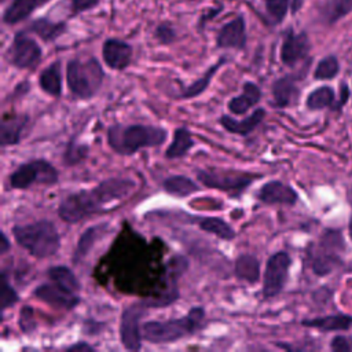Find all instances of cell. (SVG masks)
I'll return each mask as SVG.
<instances>
[{
    "instance_id": "6da1fadb",
    "label": "cell",
    "mask_w": 352,
    "mask_h": 352,
    "mask_svg": "<svg viewBox=\"0 0 352 352\" xmlns=\"http://www.w3.org/2000/svg\"><path fill=\"white\" fill-rule=\"evenodd\" d=\"M136 183L126 177H110L100 182L91 190H78L65 197L59 206V217L70 224L82 221L94 214L104 213L128 197Z\"/></svg>"
},
{
    "instance_id": "7a4b0ae2",
    "label": "cell",
    "mask_w": 352,
    "mask_h": 352,
    "mask_svg": "<svg viewBox=\"0 0 352 352\" xmlns=\"http://www.w3.org/2000/svg\"><path fill=\"white\" fill-rule=\"evenodd\" d=\"M166 138V129L155 125L114 124L107 129L109 146L122 155L135 154L140 148L161 146Z\"/></svg>"
},
{
    "instance_id": "3957f363",
    "label": "cell",
    "mask_w": 352,
    "mask_h": 352,
    "mask_svg": "<svg viewBox=\"0 0 352 352\" xmlns=\"http://www.w3.org/2000/svg\"><path fill=\"white\" fill-rule=\"evenodd\" d=\"M205 323V309L192 307L187 315L169 320H148L142 324V336L150 344L175 342L192 336Z\"/></svg>"
},
{
    "instance_id": "277c9868",
    "label": "cell",
    "mask_w": 352,
    "mask_h": 352,
    "mask_svg": "<svg viewBox=\"0 0 352 352\" xmlns=\"http://www.w3.org/2000/svg\"><path fill=\"white\" fill-rule=\"evenodd\" d=\"M12 235L19 246L37 258L51 257L60 248V236L55 224L45 219L14 226Z\"/></svg>"
},
{
    "instance_id": "5b68a950",
    "label": "cell",
    "mask_w": 352,
    "mask_h": 352,
    "mask_svg": "<svg viewBox=\"0 0 352 352\" xmlns=\"http://www.w3.org/2000/svg\"><path fill=\"white\" fill-rule=\"evenodd\" d=\"M104 78L99 60L94 56L82 60L73 58L66 66V81L70 92L78 99H91L98 94Z\"/></svg>"
},
{
    "instance_id": "8992f818",
    "label": "cell",
    "mask_w": 352,
    "mask_h": 352,
    "mask_svg": "<svg viewBox=\"0 0 352 352\" xmlns=\"http://www.w3.org/2000/svg\"><path fill=\"white\" fill-rule=\"evenodd\" d=\"M345 249L344 238L340 230L327 228L322 232L316 243H311L307 250V257L311 270L318 276L330 274L341 264L340 253Z\"/></svg>"
},
{
    "instance_id": "52a82bcc",
    "label": "cell",
    "mask_w": 352,
    "mask_h": 352,
    "mask_svg": "<svg viewBox=\"0 0 352 352\" xmlns=\"http://www.w3.org/2000/svg\"><path fill=\"white\" fill-rule=\"evenodd\" d=\"M8 182L11 188L16 190H26L33 184L51 186L58 182V170L47 160H32L21 164L11 172Z\"/></svg>"
},
{
    "instance_id": "ba28073f",
    "label": "cell",
    "mask_w": 352,
    "mask_h": 352,
    "mask_svg": "<svg viewBox=\"0 0 352 352\" xmlns=\"http://www.w3.org/2000/svg\"><path fill=\"white\" fill-rule=\"evenodd\" d=\"M260 175H252L246 172L235 170H213V169H198L197 179L201 184L209 188H217L227 191L235 197L242 194Z\"/></svg>"
},
{
    "instance_id": "9c48e42d",
    "label": "cell",
    "mask_w": 352,
    "mask_h": 352,
    "mask_svg": "<svg viewBox=\"0 0 352 352\" xmlns=\"http://www.w3.org/2000/svg\"><path fill=\"white\" fill-rule=\"evenodd\" d=\"M41 58L43 50L33 37L28 36V30L16 32L6 51L7 62L21 70L36 69L41 62Z\"/></svg>"
},
{
    "instance_id": "30bf717a",
    "label": "cell",
    "mask_w": 352,
    "mask_h": 352,
    "mask_svg": "<svg viewBox=\"0 0 352 352\" xmlns=\"http://www.w3.org/2000/svg\"><path fill=\"white\" fill-rule=\"evenodd\" d=\"M151 308L148 300L133 302L124 308L120 319V338L125 349L139 351L142 348V326L140 319Z\"/></svg>"
},
{
    "instance_id": "8fae6325",
    "label": "cell",
    "mask_w": 352,
    "mask_h": 352,
    "mask_svg": "<svg viewBox=\"0 0 352 352\" xmlns=\"http://www.w3.org/2000/svg\"><path fill=\"white\" fill-rule=\"evenodd\" d=\"M292 265V257L287 252L274 253L265 264L264 279H263V297L272 298L282 293L285 289L289 270Z\"/></svg>"
},
{
    "instance_id": "7c38bea8",
    "label": "cell",
    "mask_w": 352,
    "mask_h": 352,
    "mask_svg": "<svg viewBox=\"0 0 352 352\" xmlns=\"http://www.w3.org/2000/svg\"><path fill=\"white\" fill-rule=\"evenodd\" d=\"M188 268V260L184 256H173L168 264H166V290L157 298L148 300L151 308H161L172 304L179 298V290H177V280L179 278L187 271Z\"/></svg>"
},
{
    "instance_id": "4fadbf2b",
    "label": "cell",
    "mask_w": 352,
    "mask_h": 352,
    "mask_svg": "<svg viewBox=\"0 0 352 352\" xmlns=\"http://www.w3.org/2000/svg\"><path fill=\"white\" fill-rule=\"evenodd\" d=\"M248 33L246 21L243 15H236L231 21L226 22L216 36V47L221 50H243L246 47Z\"/></svg>"
},
{
    "instance_id": "5bb4252c",
    "label": "cell",
    "mask_w": 352,
    "mask_h": 352,
    "mask_svg": "<svg viewBox=\"0 0 352 352\" xmlns=\"http://www.w3.org/2000/svg\"><path fill=\"white\" fill-rule=\"evenodd\" d=\"M33 296L54 308H63L69 311L80 304L78 293L69 292L52 280L50 283L38 285L33 290Z\"/></svg>"
},
{
    "instance_id": "9a60e30c",
    "label": "cell",
    "mask_w": 352,
    "mask_h": 352,
    "mask_svg": "<svg viewBox=\"0 0 352 352\" xmlns=\"http://www.w3.org/2000/svg\"><path fill=\"white\" fill-rule=\"evenodd\" d=\"M133 56V48L131 44L121 38L110 37L103 41L102 58L103 62L113 70H125Z\"/></svg>"
},
{
    "instance_id": "2e32d148",
    "label": "cell",
    "mask_w": 352,
    "mask_h": 352,
    "mask_svg": "<svg viewBox=\"0 0 352 352\" xmlns=\"http://www.w3.org/2000/svg\"><path fill=\"white\" fill-rule=\"evenodd\" d=\"M256 197L260 202L265 205L293 206L298 199V194L296 192V190L292 186L285 184L279 180H271L263 184L257 191Z\"/></svg>"
},
{
    "instance_id": "e0dca14e",
    "label": "cell",
    "mask_w": 352,
    "mask_h": 352,
    "mask_svg": "<svg viewBox=\"0 0 352 352\" xmlns=\"http://www.w3.org/2000/svg\"><path fill=\"white\" fill-rule=\"evenodd\" d=\"M309 52V40L304 32L294 33L289 29L280 45V60L286 66H294Z\"/></svg>"
},
{
    "instance_id": "ac0fdd59",
    "label": "cell",
    "mask_w": 352,
    "mask_h": 352,
    "mask_svg": "<svg viewBox=\"0 0 352 352\" xmlns=\"http://www.w3.org/2000/svg\"><path fill=\"white\" fill-rule=\"evenodd\" d=\"M51 0H10L3 11V23L12 26L28 19L36 10Z\"/></svg>"
},
{
    "instance_id": "d6986e66",
    "label": "cell",
    "mask_w": 352,
    "mask_h": 352,
    "mask_svg": "<svg viewBox=\"0 0 352 352\" xmlns=\"http://www.w3.org/2000/svg\"><path fill=\"white\" fill-rule=\"evenodd\" d=\"M264 117H265V110L263 107H257L252 114H249L243 120H235L231 116L223 114L220 117L219 122L230 133H235V135H241V136H248L261 124Z\"/></svg>"
},
{
    "instance_id": "ffe728a7",
    "label": "cell",
    "mask_w": 352,
    "mask_h": 352,
    "mask_svg": "<svg viewBox=\"0 0 352 352\" xmlns=\"http://www.w3.org/2000/svg\"><path fill=\"white\" fill-rule=\"evenodd\" d=\"M29 33L36 34L44 43H52L58 40L67 30V23L63 21H52L47 16H40L33 19L26 29Z\"/></svg>"
},
{
    "instance_id": "44dd1931",
    "label": "cell",
    "mask_w": 352,
    "mask_h": 352,
    "mask_svg": "<svg viewBox=\"0 0 352 352\" xmlns=\"http://www.w3.org/2000/svg\"><path fill=\"white\" fill-rule=\"evenodd\" d=\"M261 99V89L257 84L253 81H245L242 85V94L231 98L227 103L228 110L232 114L242 116L245 114L250 107L257 104Z\"/></svg>"
},
{
    "instance_id": "7402d4cb",
    "label": "cell",
    "mask_w": 352,
    "mask_h": 352,
    "mask_svg": "<svg viewBox=\"0 0 352 352\" xmlns=\"http://www.w3.org/2000/svg\"><path fill=\"white\" fill-rule=\"evenodd\" d=\"M186 219L190 223L197 224L202 231L209 232L220 239L224 241H231L235 238V231L234 228L221 217H213V216H190L187 214Z\"/></svg>"
},
{
    "instance_id": "603a6c76",
    "label": "cell",
    "mask_w": 352,
    "mask_h": 352,
    "mask_svg": "<svg viewBox=\"0 0 352 352\" xmlns=\"http://www.w3.org/2000/svg\"><path fill=\"white\" fill-rule=\"evenodd\" d=\"M272 104L278 109L287 107L298 96V88L296 85L294 76H283L272 82L271 87Z\"/></svg>"
},
{
    "instance_id": "cb8c5ba5",
    "label": "cell",
    "mask_w": 352,
    "mask_h": 352,
    "mask_svg": "<svg viewBox=\"0 0 352 352\" xmlns=\"http://www.w3.org/2000/svg\"><path fill=\"white\" fill-rule=\"evenodd\" d=\"M109 228H110L109 223H99V224H95V226L87 228L81 234V236L77 242V246L73 253V263L74 264L80 263L91 252L94 245L109 232Z\"/></svg>"
},
{
    "instance_id": "d4e9b609",
    "label": "cell",
    "mask_w": 352,
    "mask_h": 352,
    "mask_svg": "<svg viewBox=\"0 0 352 352\" xmlns=\"http://www.w3.org/2000/svg\"><path fill=\"white\" fill-rule=\"evenodd\" d=\"M305 327H314L320 331H338V330H348L352 327V316L345 314H336V315H326L318 316L312 319H304L301 322Z\"/></svg>"
},
{
    "instance_id": "484cf974",
    "label": "cell",
    "mask_w": 352,
    "mask_h": 352,
    "mask_svg": "<svg viewBox=\"0 0 352 352\" xmlns=\"http://www.w3.org/2000/svg\"><path fill=\"white\" fill-rule=\"evenodd\" d=\"M40 88L50 96L58 98L62 95V63L55 60L48 65L38 76Z\"/></svg>"
},
{
    "instance_id": "4316f807",
    "label": "cell",
    "mask_w": 352,
    "mask_h": 352,
    "mask_svg": "<svg viewBox=\"0 0 352 352\" xmlns=\"http://www.w3.org/2000/svg\"><path fill=\"white\" fill-rule=\"evenodd\" d=\"M28 122L29 117L26 114L11 118H3L0 124V144L3 147L18 144L21 142V133Z\"/></svg>"
},
{
    "instance_id": "83f0119b",
    "label": "cell",
    "mask_w": 352,
    "mask_h": 352,
    "mask_svg": "<svg viewBox=\"0 0 352 352\" xmlns=\"http://www.w3.org/2000/svg\"><path fill=\"white\" fill-rule=\"evenodd\" d=\"M227 62V58L226 56H221L220 59H217L212 66H209V69L199 77L197 78L194 82H191L190 85L187 87H183L182 92L179 94L180 98L183 99H191V98H195V96H199L201 94H204L206 91V88L209 87L213 76L216 74V72Z\"/></svg>"
},
{
    "instance_id": "f1b7e54d",
    "label": "cell",
    "mask_w": 352,
    "mask_h": 352,
    "mask_svg": "<svg viewBox=\"0 0 352 352\" xmlns=\"http://www.w3.org/2000/svg\"><path fill=\"white\" fill-rule=\"evenodd\" d=\"M234 272L238 279L246 283H256L260 279V261L253 254H241L234 263Z\"/></svg>"
},
{
    "instance_id": "f546056e",
    "label": "cell",
    "mask_w": 352,
    "mask_h": 352,
    "mask_svg": "<svg viewBox=\"0 0 352 352\" xmlns=\"http://www.w3.org/2000/svg\"><path fill=\"white\" fill-rule=\"evenodd\" d=\"M195 146L191 132L187 128H177L173 133V139L168 148L165 150V157L168 160H176L184 157Z\"/></svg>"
},
{
    "instance_id": "4dcf8cb0",
    "label": "cell",
    "mask_w": 352,
    "mask_h": 352,
    "mask_svg": "<svg viewBox=\"0 0 352 352\" xmlns=\"http://www.w3.org/2000/svg\"><path fill=\"white\" fill-rule=\"evenodd\" d=\"M164 190L175 197H188L201 190V187L190 177L184 175H172L162 183Z\"/></svg>"
},
{
    "instance_id": "1f68e13d",
    "label": "cell",
    "mask_w": 352,
    "mask_h": 352,
    "mask_svg": "<svg viewBox=\"0 0 352 352\" xmlns=\"http://www.w3.org/2000/svg\"><path fill=\"white\" fill-rule=\"evenodd\" d=\"M47 275H48L50 280L55 282L56 285H59L60 287H63V289H66L69 292L78 293L80 289H81L80 282L76 278L74 272L69 267H66V265L51 267V268H48Z\"/></svg>"
},
{
    "instance_id": "d6a6232c",
    "label": "cell",
    "mask_w": 352,
    "mask_h": 352,
    "mask_svg": "<svg viewBox=\"0 0 352 352\" xmlns=\"http://www.w3.org/2000/svg\"><path fill=\"white\" fill-rule=\"evenodd\" d=\"M263 1H264L265 12L268 18L272 21V23H280L285 19L289 10L296 12L302 3V0H263Z\"/></svg>"
},
{
    "instance_id": "836d02e7",
    "label": "cell",
    "mask_w": 352,
    "mask_h": 352,
    "mask_svg": "<svg viewBox=\"0 0 352 352\" xmlns=\"http://www.w3.org/2000/svg\"><path fill=\"white\" fill-rule=\"evenodd\" d=\"M334 99H336L334 89L329 85H322L308 94L305 106L309 110H320L324 107H330L334 103Z\"/></svg>"
},
{
    "instance_id": "e575fe53",
    "label": "cell",
    "mask_w": 352,
    "mask_h": 352,
    "mask_svg": "<svg viewBox=\"0 0 352 352\" xmlns=\"http://www.w3.org/2000/svg\"><path fill=\"white\" fill-rule=\"evenodd\" d=\"M338 72H340L338 59L334 55H329L319 60V63L315 67L314 77L316 80H331L338 74Z\"/></svg>"
},
{
    "instance_id": "d590c367",
    "label": "cell",
    "mask_w": 352,
    "mask_h": 352,
    "mask_svg": "<svg viewBox=\"0 0 352 352\" xmlns=\"http://www.w3.org/2000/svg\"><path fill=\"white\" fill-rule=\"evenodd\" d=\"M0 298H1V309L6 311L7 308L12 307L14 304H16L19 301V296L16 293V290L12 287V285L8 280L7 274L3 271L1 272V290H0Z\"/></svg>"
},
{
    "instance_id": "8d00e7d4",
    "label": "cell",
    "mask_w": 352,
    "mask_h": 352,
    "mask_svg": "<svg viewBox=\"0 0 352 352\" xmlns=\"http://www.w3.org/2000/svg\"><path fill=\"white\" fill-rule=\"evenodd\" d=\"M87 155H88V147L84 146V144L74 143V142L72 140V142H69L67 148L65 150L63 161H65L67 165H74V164L81 162Z\"/></svg>"
},
{
    "instance_id": "74e56055",
    "label": "cell",
    "mask_w": 352,
    "mask_h": 352,
    "mask_svg": "<svg viewBox=\"0 0 352 352\" xmlns=\"http://www.w3.org/2000/svg\"><path fill=\"white\" fill-rule=\"evenodd\" d=\"M176 37H177V32L173 28V25L168 21L158 23L154 29V38L160 44H164V45L172 44L176 40Z\"/></svg>"
},
{
    "instance_id": "f35d334b",
    "label": "cell",
    "mask_w": 352,
    "mask_h": 352,
    "mask_svg": "<svg viewBox=\"0 0 352 352\" xmlns=\"http://www.w3.org/2000/svg\"><path fill=\"white\" fill-rule=\"evenodd\" d=\"M18 324H19V329L23 334H30L36 330L37 323H36L34 311H33L32 307L25 305V307L21 308L19 318H18Z\"/></svg>"
},
{
    "instance_id": "ab89813d",
    "label": "cell",
    "mask_w": 352,
    "mask_h": 352,
    "mask_svg": "<svg viewBox=\"0 0 352 352\" xmlns=\"http://www.w3.org/2000/svg\"><path fill=\"white\" fill-rule=\"evenodd\" d=\"M352 8V0H331L327 7V18L330 22L337 21Z\"/></svg>"
},
{
    "instance_id": "60d3db41",
    "label": "cell",
    "mask_w": 352,
    "mask_h": 352,
    "mask_svg": "<svg viewBox=\"0 0 352 352\" xmlns=\"http://www.w3.org/2000/svg\"><path fill=\"white\" fill-rule=\"evenodd\" d=\"M99 3H100V0H70L72 16H76L85 11L94 10L99 6Z\"/></svg>"
},
{
    "instance_id": "b9f144b4",
    "label": "cell",
    "mask_w": 352,
    "mask_h": 352,
    "mask_svg": "<svg viewBox=\"0 0 352 352\" xmlns=\"http://www.w3.org/2000/svg\"><path fill=\"white\" fill-rule=\"evenodd\" d=\"M330 348L336 352H351L352 342L349 341V338H346L344 336H336L330 342Z\"/></svg>"
},
{
    "instance_id": "7bdbcfd3",
    "label": "cell",
    "mask_w": 352,
    "mask_h": 352,
    "mask_svg": "<svg viewBox=\"0 0 352 352\" xmlns=\"http://www.w3.org/2000/svg\"><path fill=\"white\" fill-rule=\"evenodd\" d=\"M95 348L91 346L88 342H84V341H80V342H76L73 345H69L66 346V351H94Z\"/></svg>"
},
{
    "instance_id": "ee69618b",
    "label": "cell",
    "mask_w": 352,
    "mask_h": 352,
    "mask_svg": "<svg viewBox=\"0 0 352 352\" xmlns=\"http://www.w3.org/2000/svg\"><path fill=\"white\" fill-rule=\"evenodd\" d=\"M341 96H340V103L336 106L337 109H340L346 100H348V96H349V88H348V85H345V84H342L341 85Z\"/></svg>"
},
{
    "instance_id": "f6af8a7d",
    "label": "cell",
    "mask_w": 352,
    "mask_h": 352,
    "mask_svg": "<svg viewBox=\"0 0 352 352\" xmlns=\"http://www.w3.org/2000/svg\"><path fill=\"white\" fill-rule=\"evenodd\" d=\"M0 236H1V242H0V253H1V254H4L6 252H8V250H10L11 243H10L8 238H7V235L4 234V231H1Z\"/></svg>"
},
{
    "instance_id": "bcb514c9",
    "label": "cell",
    "mask_w": 352,
    "mask_h": 352,
    "mask_svg": "<svg viewBox=\"0 0 352 352\" xmlns=\"http://www.w3.org/2000/svg\"><path fill=\"white\" fill-rule=\"evenodd\" d=\"M348 234H349V238L352 239V216L349 219V224H348Z\"/></svg>"
},
{
    "instance_id": "7dc6e473",
    "label": "cell",
    "mask_w": 352,
    "mask_h": 352,
    "mask_svg": "<svg viewBox=\"0 0 352 352\" xmlns=\"http://www.w3.org/2000/svg\"><path fill=\"white\" fill-rule=\"evenodd\" d=\"M0 1H1V4H4L7 0H0Z\"/></svg>"
}]
</instances>
